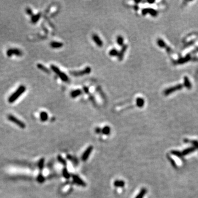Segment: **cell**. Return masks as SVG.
Instances as JSON below:
<instances>
[{"label": "cell", "instance_id": "11", "mask_svg": "<svg viewBox=\"0 0 198 198\" xmlns=\"http://www.w3.org/2000/svg\"><path fill=\"white\" fill-rule=\"evenodd\" d=\"M127 48H128V45L124 44L122 47V48L120 50V51H119L118 55L117 57H118V60L119 61H122L123 58H124L125 52H126L127 50Z\"/></svg>", "mask_w": 198, "mask_h": 198}, {"label": "cell", "instance_id": "2", "mask_svg": "<svg viewBox=\"0 0 198 198\" xmlns=\"http://www.w3.org/2000/svg\"><path fill=\"white\" fill-rule=\"evenodd\" d=\"M50 68H51V70L52 71L55 73L57 75H58L59 78H60L62 81H64V82H67V81L69 80L68 77L67 75V74H66L65 73H63V72H61L60 69H59V68L57 67V66L52 65L50 66Z\"/></svg>", "mask_w": 198, "mask_h": 198}, {"label": "cell", "instance_id": "25", "mask_svg": "<svg viewBox=\"0 0 198 198\" xmlns=\"http://www.w3.org/2000/svg\"><path fill=\"white\" fill-rule=\"evenodd\" d=\"M37 67L39 69H40L41 71L46 73H50V71H49V69H48L47 68H46V67H45V66H44V65H42V64L38 63L37 65Z\"/></svg>", "mask_w": 198, "mask_h": 198}, {"label": "cell", "instance_id": "30", "mask_svg": "<svg viewBox=\"0 0 198 198\" xmlns=\"http://www.w3.org/2000/svg\"><path fill=\"white\" fill-rule=\"evenodd\" d=\"M57 160H58V161L60 163V164H61L62 165H63L64 166H67V161H66V160L64 159L61 155H58V156H57Z\"/></svg>", "mask_w": 198, "mask_h": 198}, {"label": "cell", "instance_id": "16", "mask_svg": "<svg viewBox=\"0 0 198 198\" xmlns=\"http://www.w3.org/2000/svg\"><path fill=\"white\" fill-rule=\"evenodd\" d=\"M196 150V149L195 147H194L193 146V147H188V148H187L184 150L182 152V154H183V156H185V155H188L189 154L192 153V152L195 151Z\"/></svg>", "mask_w": 198, "mask_h": 198}, {"label": "cell", "instance_id": "19", "mask_svg": "<svg viewBox=\"0 0 198 198\" xmlns=\"http://www.w3.org/2000/svg\"><path fill=\"white\" fill-rule=\"evenodd\" d=\"M183 140L184 142L185 143H190L192 144L193 145V147L196 149V150L198 149V141H197V140H190L188 139H184Z\"/></svg>", "mask_w": 198, "mask_h": 198}, {"label": "cell", "instance_id": "28", "mask_svg": "<svg viewBox=\"0 0 198 198\" xmlns=\"http://www.w3.org/2000/svg\"><path fill=\"white\" fill-rule=\"evenodd\" d=\"M119 52L118 51V50L116 48H112L111 49L110 51H109L108 54L111 57H115V56H118V55Z\"/></svg>", "mask_w": 198, "mask_h": 198}, {"label": "cell", "instance_id": "9", "mask_svg": "<svg viewBox=\"0 0 198 198\" xmlns=\"http://www.w3.org/2000/svg\"><path fill=\"white\" fill-rule=\"evenodd\" d=\"M92 39H93L94 42L97 46L99 47H101L103 46V41L100 39V38L99 37L98 35L96 34H93V36H92Z\"/></svg>", "mask_w": 198, "mask_h": 198}, {"label": "cell", "instance_id": "7", "mask_svg": "<svg viewBox=\"0 0 198 198\" xmlns=\"http://www.w3.org/2000/svg\"><path fill=\"white\" fill-rule=\"evenodd\" d=\"M7 55L8 57H11L13 55L20 56L22 55V52L18 48H10L7 51Z\"/></svg>", "mask_w": 198, "mask_h": 198}, {"label": "cell", "instance_id": "14", "mask_svg": "<svg viewBox=\"0 0 198 198\" xmlns=\"http://www.w3.org/2000/svg\"><path fill=\"white\" fill-rule=\"evenodd\" d=\"M63 44L57 41H52L50 43V46L53 48H60L63 47Z\"/></svg>", "mask_w": 198, "mask_h": 198}, {"label": "cell", "instance_id": "13", "mask_svg": "<svg viewBox=\"0 0 198 198\" xmlns=\"http://www.w3.org/2000/svg\"><path fill=\"white\" fill-rule=\"evenodd\" d=\"M82 93H83V91L81 90L76 89V90H74L71 91L70 95L72 98H77L78 96H80V95H81V94H82Z\"/></svg>", "mask_w": 198, "mask_h": 198}, {"label": "cell", "instance_id": "4", "mask_svg": "<svg viewBox=\"0 0 198 198\" xmlns=\"http://www.w3.org/2000/svg\"><path fill=\"white\" fill-rule=\"evenodd\" d=\"M182 88H183V85H182V84L176 85L172 86V87L169 88L165 90L164 91V94L165 95H168L171 94L172 93H173V92L182 89Z\"/></svg>", "mask_w": 198, "mask_h": 198}, {"label": "cell", "instance_id": "21", "mask_svg": "<svg viewBox=\"0 0 198 198\" xmlns=\"http://www.w3.org/2000/svg\"><path fill=\"white\" fill-rule=\"evenodd\" d=\"M113 184L116 187L122 188L124 186L125 182L122 180H116L114 182Z\"/></svg>", "mask_w": 198, "mask_h": 198}, {"label": "cell", "instance_id": "31", "mask_svg": "<svg viewBox=\"0 0 198 198\" xmlns=\"http://www.w3.org/2000/svg\"><path fill=\"white\" fill-rule=\"evenodd\" d=\"M44 162H45V159H43V158L41 159L39 161V163H38V167H39V170H40V171L42 170L43 168H44Z\"/></svg>", "mask_w": 198, "mask_h": 198}, {"label": "cell", "instance_id": "6", "mask_svg": "<svg viewBox=\"0 0 198 198\" xmlns=\"http://www.w3.org/2000/svg\"><path fill=\"white\" fill-rule=\"evenodd\" d=\"M71 176H72L73 180L74 183H75V184H77L78 185H79V186L83 187H86V184L84 180H83L82 179H81L80 178L79 176H77V175L72 174L71 175Z\"/></svg>", "mask_w": 198, "mask_h": 198}, {"label": "cell", "instance_id": "26", "mask_svg": "<svg viewBox=\"0 0 198 198\" xmlns=\"http://www.w3.org/2000/svg\"><path fill=\"white\" fill-rule=\"evenodd\" d=\"M111 133V128L109 126H105L102 129V133L104 135H108Z\"/></svg>", "mask_w": 198, "mask_h": 198}, {"label": "cell", "instance_id": "5", "mask_svg": "<svg viewBox=\"0 0 198 198\" xmlns=\"http://www.w3.org/2000/svg\"><path fill=\"white\" fill-rule=\"evenodd\" d=\"M91 72V68L90 67H86L85 68L81 71L78 72H72L70 73L74 76H82L86 75V74H90Z\"/></svg>", "mask_w": 198, "mask_h": 198}, {"label": "cell", "instance_id": "32", "mask_svg": "<svg viewBox=\"0 0 198 198\" xmlns=\"http://www.w3.org/2000/svg\"><path fill=\"white\" fill-rule=\"evenodd\" d=\"M37 179L38 182H39V183H42L45 181V178L44 177L42 176V174H40L39 176H38Z\"/></svg>", "mask_w": 198, "mask_h": 198}, {"label": "cell", "instance_id": "29", "mask_svg": "<svg viewBox=\"0 0 198 198\" xmlns=\"http://www.w3.org/2000/svg\"><path fill=\"white\" fill-rule=\"evenodd\" d=\"M62 174H63V176L65 177L66 179H69L71 176V175L70 174V173H69L67 168L66 167L64 168L63 171H62Z\"/></svg>", "mask_w": 198, "mask_h": 198}, {"label": "cell", "instance_id": "35", "mask_svg": "<svg viewBox=\"0 0 198 198\" xmlns=\"http://www.w3.org/2000/svg\"><path fill=\"white\" fill-rule=\"evenodd\" d=\"M95 132L96 134H101L102 133V129L100 127H97L95 128Z\"/></svg>", "mask_w": 198, "mask_h": 198}, {"label": "cell", "instance_id": "36", "mask_svg": "<svg viewBox=\"0 0 198 198\" xmlns=\"http://www.w3.org/2000/svg\"><path fill=\"white\" fill-rule=\"evenodd\" d=\"M84 90L85 93H86V94L89 93V89L87 87H84Z\"/></svg>", "mask_w": 198, "mask_h": 198}, {"label": "cell", "instance_id": "24", "mask_svg": "<svg viewBox=\"0 0 198 198\" xmlns=\"http://www.w3.org/2000/svg\"><path fill=\"white\" fill-rule=\"evenodd\" d=\"M184 85L185 87L188 89H190L192 88V84H191L189 78L187 77H184Z\"/></svg>", "mask_w": 198, "mask_h": 198}, {"label": "cell", "instance_id": "18", "mask_svg": "<svg viewBox=\"0 0 198 198\" xmlns=\"http://www.w3.org/2000/svg\"><path fill=\"white\" fill-rule=\"evenodd\" d=\"M145 104V101L141 98H138L136 99V105L139 108H141Z\"/></svg>", "mask_w": 198, "mask_h": 198}, {"label": "cell", "instance_id": "27", "mask_svg": "<svg viewBox=\"0 0 198 198\" xmlns=\"http://www.w3.org/2000/svg\"><path fill=\"white\" fill-rule=\"evenodd\" d=\"M118 46H123L124 45V38L121 35H119L117 36V40H116Z\"/></svg>", "mask_w": 198, "mask_h": 198}, {"label": "cell", "instance_id": "20", "mask_svg": "<svg viewBox=\"0 0 198 198\" xmlns=\"http://www.w3.org/2000/svg\"><path fill=\"white\" fill-rule=\"evenodd\" d=\"M40 120L42 122H46L48 120V116L47 113L43 111L41 112L40 114Z\"/></svg>", "mask_w": 198, "mask_h": 198}, {"label": "cell", "instance_id": "1", "mask_svg": "<svg viewBox=\"0 0 198 198\" xmlns=\"http://www.w3.org/2000/svg\"><path fill=\"white\" fill-rule=\"evenodd\" d=\"M26 90V87L24 85H20L17 89L16 90L14 93L12 94L9 97L8 99V102L9 103H13L15 100H17L19 98L20 95H22Z\"/></svg>", "mask_w": 198, "mask_h": 198}, {"label": "cell", "instance_id": "34", "mask_svg": "<svg viewBox=\"0 0 198 198\" xmlns=\"http://www.w3.org/2000/svg\"><path fill=\"white\" fill-rule=\"evenodd\" d=\"M25 11H26V12H27V13L28 14L30 15V16L32 17L33 15H34V14H33V11L32 10V9H30V8L28 7V8H26Z\"/></svg>", "mask_w": 198, "mask_h": 198}, {"label": "cell", "instance_id": "15", "mask_svg": "<svg viewBox=\"0 0 198 198\" xmlns=\"http://www.w3.org/2000/svg\"><path fill=\"white\" fill-rule=\"evenodd\" d=\"M171 153L173 155L177 156V157H178L180 159H181L182 161H184V157H183V154L181 152H180L179 151H178V150H172L171 151Z\"/></svg>", "mask_w": 198, "mask_h": 198}, {"label": "cell", "instance_id": "22", "mask_svg": "<svg viewBox=\"0 0 198 198\" xmlns=\"http://www.w3.org/2000/svg\"><path fill=\"white\" fill-rule=\"evenodd\" d=\"M41 17V13H38L37 14H35V15H33L32 17V18H31V21L33 23H36L38 21H39V20L40 19V18Z\"/></svg>", "mask_w": 198, "mask_h": 198}, {"label": "cell", "instance_id": "17", "mask_svg": "<svg viewBox=\"0 0 198 198\" xmlns=\"http://www.w3.org/2000/svg\"><path fill=\"white\" fill-rule=\"evenodd\" d=\"M67 159L68 160L71 161V162H72L74 165H75V166L78 165V163H79V162H78V160L77 158L74 157L73 156L71 155H67Z\"/></svg>", "mask_w": 198, "mask_h": 198}, {"label": "cell", "instance_id": "10", "mask_svg": "<svg viewBox=\"0 0 198 198\" xmlns=\"http://www.w3.org/2000/svg\"><path fill=\"white\" fill-rule=\"evenodd\" d=\"M147 13H149L153 17H156L158 14L157 11L152 9V8H144L142 10V14L143 15H145Z\"/></svg>", "mask_w": 198, "mask_h": 198}, {"label": "cell", "instance_id": "8", "mask_svg": "<svg viewBox=\"0 0 198 198\" xmlns=\"http://www.w3.org/2000/svg\"><path fill=\"white\" fill-rule=\"evenodd\" d=\"M93 150V146H89L86 150L85 151L84 153L81 156V160L83 161H86L88 159L90 155V154L91 153L92 151Z\"/></svg>", "mask_w": 198, "mask_h": 198}, {"label": "cell", "instance_id": "12", "mask_svg": "<svg viewBox=\"0 0 198 198\" xmlns=\"http://www.w3.org/2000/svg\"><path fill=\"white\" fill-rule=\"evenodd\" d=\"M157 44L158 45V46H159L160 47L166 48L167 51L168 52H171V48H170L168 46H166V44H165V42L162 40V39H157Z\"/></svg>", "mask_w": 198, "mask_h": 198}, {"label": "cell", "instance_id": "33", "mask_svg": "<svg viewBox=\"0 0 198 198\" xmlns=\"http://www.w3.org/2000/svg\"><path fill=\"white\" fill-rule=\"evenodd\" d=\"M167 158L168 159V160H169V161H170V162L171 163V164H172V166H173V167H174V168H177V166L176 163L175 162V161H174V160H173L172 159H171V158L170 157V156H169V155H167Z\"/></svg>", "mask_w": 198, "mask_h": 198}, {"label": "cell", "instance_id": "23", "mask_svg": "<svg viewBox=\"0 0 198 198\" xmlns=\"http://www.w3.org/2000/svg\"><path fill=\"white\" fill-rule=\"evenodd\" d=\"M147 193V189L145 188H143L141 189V190L140 191V192L139 193V194L137 195V196L135 198H143L144 196L146 195Z\"/></svg>", "mask_w": 198, "mask_h": 198}, {"label": "cell", "instance_id": "3", "mask_svg": "<svg viewBox=\"0 0 198 198\" xmlns=\"http://www.w3.org/2000/svg\"><path fill=\"white\" fill-rule=\"evenodd\" d=\"M8 119L12 122L14 123V124H17V126H18L20 128H23V129L25 128V124H24L23 122L20 121L19 119L15 117V116L12 115V114H9V115L8 116Z\"/></svg>", "mask_w": 198, "mask_h": 198}]
</instances>
